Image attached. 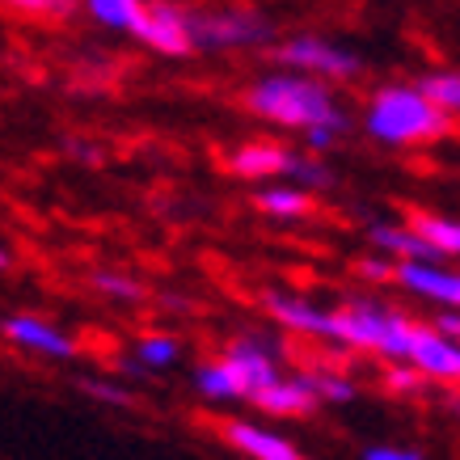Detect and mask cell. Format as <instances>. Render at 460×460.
<instances>
[{
	"label": "cell",
	"instance_id": "1",
	"mask_svg": "<svg viewBox=\"0 0 460 460\" xmlns=\"http://www.w3.org/2000/svg\"><path fill=\"white\" fill-rule=\"evenodd\" d=\"M241 106L258 123L305 136L308 156H321V153H330V148H338V140L347 136V123H350V114L338 102L334 84L313 81V76L292 72V68H275V72L253 76L245 84V93H241Z\"/></svg>",
	"mask_w": 460,
	"mask_h": 460
},
{
	"label": "cell",
	"instance_id": "2",
	"mask_svg": "<svg viewBox=\"0 0 460 460\" xmlns=\"http://www.w3.org/2000/svg\"><path fill=\"white\" fill-rule=\"evenodd\" d=\"M363 136L380 148H427L452 136V119L419 89V81L376 84L363 102Z\"/></svg>",
	"mask_w": 460,
	"mask_h": 460
},
{
	"label": "cell",
	"instance_id": "3",
	"mask_svg": "<svg viewBox=\"0 0 460 460\" xmlns=\"http://www.w3.org/2000/svg\"><path fill=\"white\" fill-rule=\"evenodd\" d=\"M414 330L419 321L380 296H350L342 305H330V350L334 355L350 350V355H372L385 363H405Z\"/></svg>",
	"mask_w": 460,
	"mask_h": 460
},
{
	"label": "cell",
	"instance_id": "4",
	"mask_svg": "<svg viewBox=\"0 0 460 460\" xmlns=\"http://www.w3.org/2000/svg\"><path fill=\"white\" fill-rule=\"evenodd\" d=\"M220 363L237 385L241 402H253L262 389H270L283 372H292V355L283 347L279 334H262V330H245L233 334L220 347Z\"/></svg>",
	"mask_w": 460,
	"mask_h": 460
},
{
	"label": "cell",
	"instance_id": "5",
	"mask_svg": "<svg viewBox=\"0 0 460 460\" xmlns=\"http://www.w3.org/2000/svg\"><path fill=\"white\" fill-rule=\"evenodd\" d=\"M190 30H195V51H253L275 42V22L253 4H220L190 13Z\"/></svg>",
	"mask_w": 460,
	"mask_h": 460
},
{
	"label": "cell",
	"instance_id": "6",
	"mask_svg": "<svg viewBox=\"0 0 460 460\" xmlns=\"http://www.w3.org/2000/svg\"><path fill=\"white\" fill-rule=\"evenodd\" d=\"M275 64L292 72H305L313 81L325 84H350L363 76V59L359 51H350L334 39H321V34H288L275 39Z\"/></svg>",
	"mask_w": 460,
	"mask_h": 460
},
{
	"label": "cell",
	"instance_id": "7",
	"mask_svg": "<svg viewBox=\"0 0 460 460\" xmlns=\"http://www.w3.org/2000/svg\"><path fill=\"white\" fill-rule=\"evenodd\" d=\"M0 338L9 347L34 355V359H51V363L81 359L76 334H68L64 325H56L51 317H39V313H4L0 317Z\"/></svg>",
	"mask_w": 460,
	"mask_h": 460
},
{
	"label": "cell",
	"instance_id": "8",
	"mask_svg": "<svg viewBox=\"0 0 460 460\" xmlns=\"http://www.w3.org/2000/svg\"><path fill=\"white\" fill-rule=\"evenodd\" d=\"M136 39L165 59H181L195 51V30H190V9L178 0H144V17Z\"/></svg>",
	"mask_w": 460,
	"mask_h": 460
},
{
	"label": "cell",
	"instance_id": "9",
	"mask_svg": "<svg viewBox=\"0 0 460 460\" xmlns=\"http://www.w3.org/2000/svg\"><path fill=\"white\" fill-rule=\"evenodd\" d=\"M393 288L410 300L435 305L439 313H460V270L444 262H397Z\"/></svg>",
	"mask_w": 460,
	"mask_h": 460
},
{
	"label": "cell",
	"instance_id": "10",
	"mask_svg": "<svg viewBox=\"0 0 460 460\" xmlns=\"http://www.w3.org/2000/svg\"><path fill=\"white\" fill-rule=\"evenodd\" d=\"M262 308L283 334L330 347V305H317V300H308V296H300V292L270 288V292H262Z\"/></svg>",
	"mask_w": 460,
	"mask_h": 460
},
{
	"label": "cell",
	"instance_id": "11",
	"mask_svg": "<svg viewBox=\"0 0 460 460\" xmlns=\"http://www.w3.org/2000/svg\"><path fill=\"white\" fill-rule=\"evenodd\" d=\"M405 367H414L427 385H452L460 389V342L444 330H435L427 321H419V330L410 338V355Z\"/></svg>",
	"mask_w": 460,
	"mask_h": 460
},
{
	"label": "cell",
	"instance_id": "12",
	"mask_svg": "<svg viewBox=\"0 0 460 460\" xmlns=\"http://www.w3.org/2000/svg\"><path fill=\"white\" fill-rule=\"evenodd\" d=\"M224 169H228L233 178L258 181V186H266V181H288L296 169V153L279 140H245L224 156Z\"/></svg>",
	"mask_w": 460,
	"mask_h": 460
},
{
	"label": "cell",
	"instance_id": "13",
	"mask_svg": "<svg viewBox=\"0 0 460 460\" xmlns=\"http://www.w3.org/2000/svg\"><path fill=\"white\" fill-rule=\"evenodd\" d=\"M216 431H220L224 444L245 460H305V452L288 435H279L275 427H266V422H253L237 414V419H224Z\"/></svg>",
	"mask_w": 460,
	"mask_h": 460
},
{
	"label": "cell",
	"instance_id": "14",
	"mask_svg": "<svg viewBox=\"0 0 460 460\" xmlns=\"http://www.w3.org/2000/svg\"><path fill=\"white\" fill-rule=\"evenodd\" d=\"M250 405H253V410H262L266 419H308V414H317V410H321L300 367L283 372V376L275 380L270 389L258 393Z\"/></svg>",
	"mask_w": 460,
	"mask_h": 460
},
{
	"label": "cell",
	"instance_id": "15",
	"mask_svg": "<svg viewBox=\"0 0 460 460\" xmlns=\"http://www.w3.org/2000/svg\"><path fill=\"white\" fill-rule=\"evenodd\" d=\"M367 241H372V250L380 258H389V262H435V253L422 245V237L410 228V224H393V220H376L367 228Z\"/></svg>",
	"mask_w": 460,
	"mask_h": 460
},
{
	"label": "cell",
	"instance_id": "16",
	"mask_svg": "<svg viewBox=\"0 0 460 460\" xmlns=\"http://www.w3.org/2000/svg\"><path fill=\"white\" fill-rule=\"evenodd\" d=\"M405 224L422 237V245L435 253V262L460 258V220L456 216H439V211H410Z\"/></svg>",
	"mask_w": 460,
	"mask_h": 460
},
{
	"label": "cell",
	"instance_id": "17",
	"mask_svg": "<svg viewBox=\"0 0 460 460\" xmlns=\"http://www.w3.org/2000/svg\"><path fill=\"white\" fill-rule=\"evenodd\" d=\"M253 203L270 220H305V216H313V195L296 181H266V186H258Z\"/></svg>",
	"mask_w": 460,
	"mask_h": 460
},
{
	"label": "cell",
	"instance_id": "18",
	"mask_svg": "<svg viewBox=\"0 0 460 460\" xmlns=\"http://www.w3.org/2000/svg\"><path fill=\"white\" fill-rule=\"evenodd\" d=\"M181 363V342L165 330H153V334H140L131 342V367L136 372H148V376H161L169 367Z\"/></svg>",
	"mask_w": 460,
	"mask_h": 460
},
{
	"label": "cell",
	"instance_id": "19",
	"mask_svg": "<svg viewBox=\"0 0 460 460\" xmlns=\"http://www.w3.org/2000/svg\"><path fill=\"white\" fill-rule=\"evenodd\" d=\"M308 380V389L317 397V405H350L359 397V385L355 376H347L342 367H325V363H305L300 367Z\"/></svg>",
	"mask_w": 460,
	"mask_h": 460
},
{
	"label": "cell",
	"instance_id": "20",
	"mask_svg": "<svg viewBox=\"0 0 460 460\" xmlns=\"http://www.w3.org/2000/svg\"><path fill=\"white\" fill-rule=\"evenodd\" d=\"M81 4H84V13L93 17V26L136 39L140 17H144V0H81Z\"/></svg>",
	"mask_w": 460,
	"mask_h": 460
},
{
	"label": "cell",
	"instance_id": "21",
	"mask_svg": "<svg viewBox=\"0 0 460 460\" xmlns=\"http://www.w3.org/2000/svg\"><path fill=\"white\" fill-rule=\"evenodd\" d=\"M195 393L211 405L241 402V393H237V385H233V376H228V367L220 363V355H211V359H203L195 367Z\"/></svg>",
	"mask_w": 460,
	"mask_h": 460
},
{
	"label": "cell",
	"instance_id": "22",
	"mask_svg": "<svg viewBox=\"0 0 460 460\" xmlns=\"http://www.w3.org/2000/svg\"><path fill=\"white\" fill-rule=\"evenodd\" d=\"M419 89L452 119V123H460V72L456 68L427 72V76H419Z\"/></svg>",
	"mask_w": 460,
	"mask_h": 460
},
{
	"label": "cell",
	"instance_id": "23",
	"mask_svg": "<svg viewBox=\"0 0 460 460\" xmlns=\"http://www.w3.org/2000/svg\"><path fill=\"white\" fill-rule=\"evenodd\" d=\"M93 288H98L106 300L114 305H140L144 300V283L136 275H123V270H98L93 275Z\"/></svg>",
	"mask_w": 460,
	"mask_h": 460
},
{
	"label": "cell",
	"instance_id": "24",
	"mask_svg": "<svg viewBox=\"0 0 460 460\" xmlns=\"http://www.w3.org/2000/svg\"><path fill=\"white\" fill-rule=\"evenodd\" d=\"M81 389L93 397V402L102 405H119V410H131L136 405V393L127 389V385H119V380H98V376H84Z\"/></svg>",
	"mask_w": 460,
	"mask_h": 460
},
{
	"label": "cell",
	"instance_id": "25",
	"mask_svg": "<svg viewBox=\"0 0 460 460\" xmlns=\"http://www.w3.org/2000/svg\"><path fill=\"white\" fill-rule=\"evenodd\" d=\"M0 4L26 17H47V22H59V17L76 13V0H0Z\"/></svg>",
	"mask_w": 460,
	"mask_h": 460
},
{
	"label": "cell",
	"instance_id": "26",
	"mask_svg": "<svg viewBox=\"0 0 460 460\" xmlns=\"http://www.w3.org/2000/svg\"><path fill=\"white\" fill-rule=\"evenodd\" d=\"M380 385H385L393 397H414V393L427 389V380H422L414 367H405V363H389L385 376H380Z\"/></svg>",
	"mask_w": 460,
	"mask_h": 460
},
{
	"label": "cell",
	"instance_id": "27",
	"mask_svg": "<svg viewBox=\"0 0 460 460\" xmlns=\"http://www.w3.org/2000/svg\"><path fill=\"white\" fill-rule=\"evenodd\" d=\"M393 266H397V262H389V258L372 253V258H359V262H355V275H359L363 283L380 288V283H393Z\"/></svg>",
	"mask_w": 460,
	"mask_h": 460
},
{
	"label": "cell",
	"instance_id": "28",
	"mask_svg": "<svg viewBox=\"0 0 460 460\" xmlns=\"http://www.w3.org/2000/svg\"><path fill=\"white\" fill-rule=\"evenodd\" d=\"M363 460H427V456L410 444H367L363 447Z\"/></svg>",
	"mask_w": 460,
	"mask_h": 460
},
{
	"label": "cell",
	"instance_id": "29",
	"mask_svg": "<svg viewBox=\"0 0 460 460\" xmlns=\"http://www.w3.org/2000/svg\"><path fill=\"white\" fill-rule=\"evenodd\" d=\"M68 153H72V156H81L84 165H98V161H102V148H93V144H81V140H72V144H68Z\"/></svg>",
	"mask_w": 460,
	"mask_h": 460
},
{
	"label": "cell",
	"instance_id": "30",
	"mask_svg": "<svg viewBox=\"0 0 460 460\" xmlns=\"http://www.w3.org/2000/svg\"><path fill=\"white\" fill-rule=\"evenodd\" d=\"M431 325H435V330H444V334H452L460 342V313H439Z\"/></svg>",
	"mask_w": 460,
	"mask_h": 460
},
{
	"label": "cell",
	"instance_id": "31",
	"mask_svg": "<svg viewBox=\"0 0 460 460\" xmlns=\"http://www.w3.org/2000/svg\"><path fill=\"white\" fill-rule=\"evenodd\" d=\"M9 270H13V250L0 241V275H9Z\"/></svg>",
	"mask_w": 460,
	"mask_h": 460
}]
</instances>
